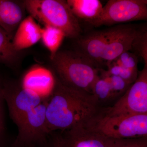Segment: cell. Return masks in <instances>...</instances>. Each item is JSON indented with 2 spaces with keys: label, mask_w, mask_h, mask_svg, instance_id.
Returning <instances> with one entry per match:
<instances>
[{
  "label": "cell",
  "mask_w": 147,
  "mask_h": 147,
  "mask_svg": "<svg viewBox=\"0 0 147 147\" xmlns=\"http://www.w3.org/2000/svg\"><path fill=\"white\" fill-rule=\"evenodd\" d=\"M55 77L45 110L46 126L50 134L86 124L102 108L93 94L66 86Z\"/></svg>",
  "instance_id": "obj_1"
},
{
  "label": "cell",
  "mask_w": 147,
  "mask_h": 147,
  "mask_svg": "<svg viewBox=\"0 0 147 147\" xmlns=\"http://www.w3.org/2000/svg\"><path fill=\"white\" fill-rule=\"evenodd\" d=\"M138 27L120 24L82 35L77 39L78 51L98 68L108 66L123 53L130 51Z\"/></svg>",
  "instance_id": "obj_2"
},
{
  "label": "cell",
  "mask_w": 147,
  "mask_h": 147,
  "mask_svg": "<svg viewBox=\"0 0 147 147\" xmlns=\"http://www.w3.org/2000/svg\"><path fill=\"white\" fill-rule=\"evenodd\" d=\"M55 76L66 86L92 94L99 69L78 50L58 51L53 59Z\"/></svg>",
  "instance_id": "obj_3"
},
{
  "label": "cell",
  "mask_w": 147,
  "mask_h": 147,
  "mask_svg": "<svg viewBox=\"0 0 147 147\" xmlns=\"http://www.w3.org/2000/svg\"><path fill=\"white\" fill-rule=\"evenodd\" d=\"M24 3L30 15L44 26L59 29L69 38L77 39L82 35L81 24L66 1L26 0Z\"/></svg>",
  "instance_id": "obj_4"
},
{
  "label": "cell",
  "mask_w": 147,
  "mask_h": 147,
  "mask_svg": "<svg viewBox=\"0 0 147 147\" xmlns=\"http://www.w3.org/2000/svg\"><path fill=\"white\" fill-rule=\"evenodd\" d=\"M85 125L113 139L147 137V114L107 117L98 113Z\"/></svg>",
  "instance_id": "obj_5"
},
{
  "label": "cell",
  "mask_w": 147,
  "mask_h": 147,
  "mask_svg": "<svg viewBox=\"0 0 147 147\" xmlns=\"http://www.w3.org/2000/svg\"><path fill=\"white\" fill-rule=\"evenodd\" d=\"M99 114L107 117L147 114V65L126 92L110 106L102 107Z\"/></svg>",
  "instance_id": "obj_6"
},
{
  "label": "cell",
  "mask_w": 147,
  "mask_h": 147,
  "mask_svg": "<svg viewBox=\"0 0 147 147\" xmlns=\"http://www.w3.org/2000/svg\"><path fill=\"white\" fill-rule=\"evenodd\" d=\"M45 100L24 118L17 125L18 133L13 147H38L47 143L50 134L46 126Z\"/></svg>",
  "instance_id": "obj_7"
},
{
  "label": "cell",
  "mask_w": 147,
  "mask_h": 147,
  "mask_svg": "<svg viewBox=\"0 0 147 147\" xmlns=\"http://www.w3.org/2000/svg\"><path fill=\"white\" fill-rule=\"evenodd\" d=\"M147 19V0H109L103 7L98 27Z\"/></svg>",
  "instance_id": "obj_8"
},
{
  "label": "cell",
  "mask_w": 147,
  "mask_h": 147,
  "mask_svg": "<svg viewBox=\"0 0 147 147\" xmlns=\"http://www.w3.org/2000/svg\"><path fill=\"white\" fill-rule=\"evenodd\" d=\"M2 95L7 103L11 118L16 125L32 110L45 101L39 93L22 85H4Z\"/></svg>",
  "instance_id": "obj_9"
},
{
  "label": "cell",
  "mask_w": 147,
  "mask_h": 147,
  "mask_svg": "<svg viewBox=\"0 0 147 147\" xmlns=\"http://www.w3.org/2000/svg\"><path fill=\"white\" fill-rule=\"evenodd\" d=\"M61 147H113L114 140L78 125L58 134Z\"/></svg>",
  "instance_id": "obj_10"
},
{
  "label": "cell",
  "mask_w": 147,
  "mask_h": 147,
  "mask_svg": "<svg viewBox=\"0 0 147 147\" xmlns=\"http://www.w3.org/2000/svg\"><path fill=\"white\" fill-rule=\"evenodd\" d=\"M42 30V28L30 15L24 18L12 38L14 50L19 52L36 44L41 39Z\"/></svg>",
  "instance_id": "obj_11"
},
{
  "label": "cell",
  "mask_w": 147,
  "mask_h": 147,
  "mask_svg": "<svg viewBox=\"0 0 147 147\" xmlns=\"http://www.w3.org/2000/svg\"><path fill=\"white\" fill-rule=\"evenodd\" d=\"M67 3L73 15L80 21L97 28L103 10L99 0H67Z\"/></svg>",
  "instance_id": "obj_12"
},
{
  "label": "cell",
  "mask_w": 147,
  "mask_h": 147,
  "mask_svg": "<svg viewBox=\"0 0 147 147\" xmlns=\"http://www.w3.org/2000/svg\"><path fill=\"white\" fill-rule=\"evenodd\" d=\"M24 2L0 0V28L12 37V33L24 19Z\"/></svg>",
  "instance_id": "obj_13"
},
{
  "label": "cell",
  "mask_w": 147,
  "mask_h": 147,
  "mask_svg": "<svg viewBox=\"0 0 147 147\" xmlns=\"http://www.w3.org/2000/svg\"><path fill=\"white\" fill-rule=\"evenodd\" d=\"M55 83L54 74L50 70L41 66L32 68L24 77L22 86L39 92L49 90L51 93Z\"/></svg>",
  "instance_id": "obj_14"
},
{
  "label": "cell",
  "mask_w": 147,
  "mask_h": 147,
  "mask_svg": "<svg viewBox=\"0 0 147 147\" xmlns=\"http://www.w3.org/2000/svg\"><path fill=\"white\" fill-rule=\"evenodd\" d=\"M65 36L61 31L50 26H44L42 28L41 39L43 45L48 49L52 60L59 49Z\"/></svg>",
  "instance_id": "obj_15"
},
{
  "label": "cell",
  "mask_w": 147,
  "mask_h": 147,
  "mask_svg": "<svg viewBox=\"0 0 147 147\" xmlns=\"http://www.w3.org/2000/svg\"><path fill=\"white\" fill-rule=\"evenodd\" d=\"M92 93L101 106L102 104L116 101L108 79L99 72L98 77L94 84Z\"/></svg>",
  "instance_id": "obj_16"
},
{
  "label": "cell",
  "mask_w": 147,
  "mask_h": 147,
  "mask_svg": "<svg viewBox=\"0 0 147 147\" xmlns=\"http://www.w3.org/2000/svg\"><path fill=\"white\" fill-rule=\"evenodd\" d=\"M12 40V37L0 28V62L11 64L17 59L19 52L14 50Z\"/></svg>",
  "instance_id": "obj_17"
},
{
  "label": "cell",
  "mask_w": 147,
  "mask_h": 147,
  "mask_svg": "<svg viewBox=\"0 0 147 147\" xmlns=\"http://www.w3.org/2000/svg\"><path fill=\"white\" fill-rule=\"evenodd\" d=\"M132 53L138 57L143 59L145 65H147V26L138 27L134 38L131 42Z\"/></svg>",
  "instance_id": "obj_18"
},
{
  "label": "cell",
  "mask_w": 147,
  "mask_h": 147,
  "mask_svg": "<svg viewBox=\"0 0 147 147\" xmlns=\"http://www.w3.org/2000/svg\"><path fill=\"white\" fill-rule=\"evenodd\" d=\"M99 73L108 79L116 101L126 92L131 85L119 76L111 75L104 69L99 68Z\"/></svg>",
  "instance_id": "obj_19"
},
{
  "label": "cell",
  "mask_w": 147,
  "mask_h": 147,
  "mask_svg": "<svg viewBox=\"0 0 147 147\" xmlns=\"http://www.w3.org/2000/svg\"><path fill=\"white\" fill-rule=\"evenodd\" d=\"M139 57L137 55L130 51H127L121 54L111 63L123 68L138 70L137 67Z\"/></svg>",
  "instance_id": "obj_20"
},
{
  "label": "cell",
  "mask_w": 147,
  "mask_h": 147,
  "mask_svg": "<svg viewBox=\"0 0 147 147\" xmlns=\"http://www.w3.org/2000/svg\"><path fill=\"white\" fill-rule=\"evenodd\" d=\"M113 147H147V137L115 139Z\"/></svg>",
  "instance_id": "obj_21"
},
{
  "label": "cell",
  "mask_w": 147,
  "mask_h": 147,
  "mask_svg": "<svg viewBox=\"0 0 147 147\" xmlns=\"http://www.w3.org/2000/svg\"><path fill=\"white\" fill-rule=\"evenodd\" d=\"M4 100L2 91L0 92V136L3 130V101Z\"/></svg>",
  "instance_id": "obj_22"
},
{
  "label": "cell",
  "mask_w": 147,
  "mask_h": 147,
  "mask_svg": "<svg viewBox=\"0 0 147 147\" xmlns=\"http://www.w3.org/2000/svg\"><path fill=\"white\" fill-rule=\"evenodd\" d=\"M53 136L52 147H61L58 134H55Z\"/></svg>",
  "instance_id": "obj_23"
},
{
  "label": "cell",
  "mask_w": 147,
  "mask_h": 147,
  "mask_svg": "<svg viewBox=\"0 0 147 147\" xmlns=\"http://www.w3.org/2000/svg\"><path fill=\"white\" fill-rule=\"evenodd\" d=\"M2 88L3 86H1V85H0V92H1L2 90Z\"/></svg>",
  "instance_id": "obj_24"
}]
</instances>
